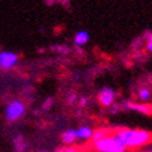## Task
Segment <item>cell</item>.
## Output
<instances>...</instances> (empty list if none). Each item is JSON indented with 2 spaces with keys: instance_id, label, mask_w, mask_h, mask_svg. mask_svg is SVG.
I'll return each mask as SVG.
<instances>
[{
  "instance_id": "cell-5",
  "label": "cell",
  "mask_w": 152,
  "mask_h": 152,
  "mask_svg": "<svg viewBox=\"0 0 152 152\" xmlns=\"http://www.w3.org/2000/svg\"><path fill=\"white\" fill-rule=\"evenodd\" d=\"M98 99H99V103L103 106H111L114 103V99H115V92L111 88L105 87L99 92Z\"/></svg>"
},
{
  "instance_id": "cell-22",
  "label": "cell",
  "mask_w": 152,
  "mask_h": 152,
  "mask_svg": "<svg viewBox=\"0 0 152 152\" xmlns=\"http://www.w3.org/2000/svg\"><path fill=\"white\" fill-rule=\"evenodd\" d=\"M41 152H46V151H41Z\"/></svg>"
},
{
  "instance_id": "cell-14",
  "label": "cell",
  "mask_w": 152,
  "mask_h": 152,
  "mask_svg": "<svg viewBox=\"0 0 152 152\" xmlns=\"http://www.w3.org/2000/svg\"><path fill=\"white\" fill-rule=\"evenodd\" d=\"M52 103H53V99H52V98H48V99H46V100H45V103H43V105H42V109L48 110L51 106H52Z\"/></svg>"
},
{
  "instance_id": "cell-13",
  "label": "cell",
  "mask_w": 152,
  "mask_h": 152,
  "mask_svg": "<svg viewBox=\"0 0 152 152\" xmlns=\"http://www.w3.org/2000/svg\"><path fill=\"white\" fill-rule=\"evenodd\" d=\"M52 50L53 51H58L61 53H67L68 51H69L67 46H52Z\"/></svg>"
},
{
  "instance_id": "cell-21",
  "label": "cell",
  "mask_w": 152,
  "mask_h": 152,
  "mask_svg": "<svg viewBox=\"0 0 152 152\" xmlns=\"http://www.w3.org/2000/svg\"><path fill=\"white\" fill-rule=\"evenodd\" d=\"M145 152H152V150H148V151H145Z\"/></svg>"
},
{
  "instance_id": "cell-9",
  "label": "cell",
  "mask_w": 152,
  "mask_h": 152,
  "mask_svg": "<svg viewBox=\"0 0 152 152\" xmlns=\"http://www.w3.org/2000/svg\"><path fill=\"white\" fill-rule=\"evenodd\" d=\"M93 134H94V131L90 127H88V126H80L77 130V136H78V139H80V140H89V139H92Z\"/></svg>"
},
{
  "instance_id": "cell-16",
  "label": "cell",
  "mask_w": 152,
  "mask_h": 152,
  "mask_svg": "<svg viewBox=\"0 0 152 152\" xmlns=\"http://www.w3.org/2000/svg\"><path fill=\"white\" fill-rule=\"evenodd\" d=\"M147 50L150 52H152V32L150 34V37H148V42H147Z\"/></svg>"
},
{
  "instance_id": "cell-15",
  "label": "cell",
  "mask_w": 152,
  "mask_h": 152,
  "mask_svg": "<svg viewBox=\"0 0 152 152\" xmlns=\"http://www.w3.org/2000/svg\"><path fill=\"white\" fill-rule=\"evenodd\" d=\"M75 100H77V94H75V93H72L69 96H68V103H69V104H74Z\"/></svg>"
},
{
  "instance_id": "cell-1",
  "label": "cell",
  "mask_w": 152,
  "mask_h": 152,
  "mask_svg": "<svg viewBox=\"0 0 152 152\" xmlns=\"http://www.w3.org/2000/svg\"><path fill=\"white\" fill-rule=\"evenodd\" d=\"M114 136L125 148H139L152 141V134L141 129H119Z\"/></svg>"
},
{
  "instance_id": "cell-8",
  "label": "cell",
  "mask_w": 152,
  "mask_h": 152,
  "mask_svg": "<svg viewBox=\"0 0 152 152\" xmlns=\"http://www.w3.org/2000/svg\"><path fill=\"white\" fill-rule=\"evenodd\" d=\"M12 142H14V148H15L16 152H26L27 145H26V141H25V139H24V136L22 135L15 136Z\"/></svg>"
},
{
  "instance_id": "cell-3",
  "label": "cell",
  "mask_w": 152,
  "mask_h": 152,
  "mask_svg": "<svg viewBox=\"0 0 152 152\" xmlns=\"http://www.w3.org/2000/svg\"><path fill=\"white\" fill-rule=\"evenodd\" d=\"M24 114H25L24 103H21L20 100H12L11 103L7 104L5 109V119L9 123H14V121L24 116Z\"/></svg>"
},
{
  "instance_id": "cell-17",
  "label": "cell",
  "mask_w": 152,
  "mask_h": 152,
  "mask_svg": "<svg viewBox=\"0 0 152 152\" xmlns=\"http://www.w3.org/2000/svg\"><path fill=\"white\" fill-rule=\"evenodd\" d=\"M87 103H88V99H87L86 96H82L80 99H79V105H80V106H86Z\"/></svg>"
},
{
  "instance_id": "cell-2",
  "label": "cell",
  "mask_w": 152,
  "mask_h": 152,
  "mask_svg": "<svg viewBox=\"0 0 152 152\" xmlns=\"http://www.w3.org/2000/svg\"><path fill=\"white\" fill-rule=\"evenodd\" d=\"M94 148L98 152H125L126 148L115 139V136H106V137L94 142Z\"/></svg>"
},
{
  "instance_id": "cell-18",
  "label": "cell",
  "mask_w": 152,
  "mask_h": 152,
  "mask_svg": "<svg viewBox=\"0 0 152 152\" xmlns=\"http://www.w3.org/2000/svg\"><path fill=\"white\" fill-rule=\"evenodd\" d=\"M64 152H79V150L74 147H64Z\"/></svg>"
},
{
  "instance_id": "cell-11",
  "label": "cell",
  "mask_w": 152,
  "mask_h": 152,
  "mask_svg": "<svg viewBox=\"0 0 152 152\" xmlns=\"http://www.w3.org/2000/svg\"><path fill=\"white\" fill-rule=\"evenodd\" d=\"M106 136H109V131L106 130V129H99V130L94 131L92 140H93L94 142H96V141H99V140H102V139L106 137Z\"/></svg>"
},
{
  "instance_id": "cell-7",
  "label": "cell",
  "mask_w": 152,
  "mask_h": 152,
  "mask_svg": "<svg viewBox=\"0 0 152 152\" xmlns=\"http://www.w3.org/2000/svg\"><path fill=\"white\" fill-rule=\"evenodd\" d=\"M126 106L129 109L131 110H135L140 114H145V115H148V114L152 113V108L146 104H135V103H127Z\"/></svg>"
},
{
  "instance_id": "cell-6",
  "label": "cell",
  "mask_w": 152,
  "mask_h": 152,
  "mask_svg": "<svg viewBox=\"0 0 152 152\" xmlns=\"http://www.w3.org/2000/svg\"><path fill=\"white\" fill-rule=\"evenodd\" d=\"M78 140V136H77V130H67L62 134L61 136V141H62L63 145L66 146H71L73 143Z\"/></svg>"
},
{
  "instance_id": "cell-4",
  "label": "cell",
  "mask_w": 152,
  "mask_h": 152,
  "mask_svg": "<svg viewBox=\"0 0 152 152\" xmlns=\"http://www.w3.org/2000/svg\"><path fill=\"white\" fill-rule=\"evenodd\" d=\"M18 63V55L14 52H0V67L4 69H9L12 68L15 64Z\"/></svg>"
},
{
  "instance_id": "cell-19",
  "label": "cell",
  "mask_w": 152,
  "mask_h": 152,
  "mask_svg": "<svg viewBox=\"0 0 152 152\" xmlns=\"http://www.w3.org/2000/svg\"><path fill=\"white\" fill-rule=\"evenodd\" d=\"M56 1H58V0H46V4H47V5H51V6H52V5L55 4Z\"/></svg>"
},
{
  "instance_id": "cell-12",
  "label": "cell",
  "mask_w": 152,
  "mask_h": 152,
  "mask_svg": "<svg viewBox=\"0 0 152 152\" xmlns=\"http://www.w3.org/2000/svg\"><path fill=\"white\" fill-rule=\"evenodd\" d=\"M139 96H140V99L142 100V102H147V100H150V98H151V90L148 89V88H141L140 90H139Z\"/></svg>"
},
{
  "instance_id": "cell-20",
  "label": "cell",
  "mask_w": 152,
  "mask_h": 152,
  "mask_svg": "<svg viewBox=\"0 0 152 152\" xmlns=\"http://www.w3.org/2000/svg\"><path fill=\"white\" fill-rule=\"evenodd\" d=\"M59 3H62V4H64V5H67V3H68V0H58Z\"/></svg>"
},
{
  "instance_id": "cell-10",
  "label": "cell",
  "mask_w": 152,
  "mask_h": 152,
  "mask_svg": "<svg viewBox=\"0 0 152 152\" xmlns=\"http://www.w3.org/2000/svg\"><path fill=\"white\" fill-rule=\"evenodd\" d=\"M88 40H89V34L87 31H79L75 34L74 42H75V45H78V46H82V45L87 43Z\"/></svg>"
}]
</instances>
